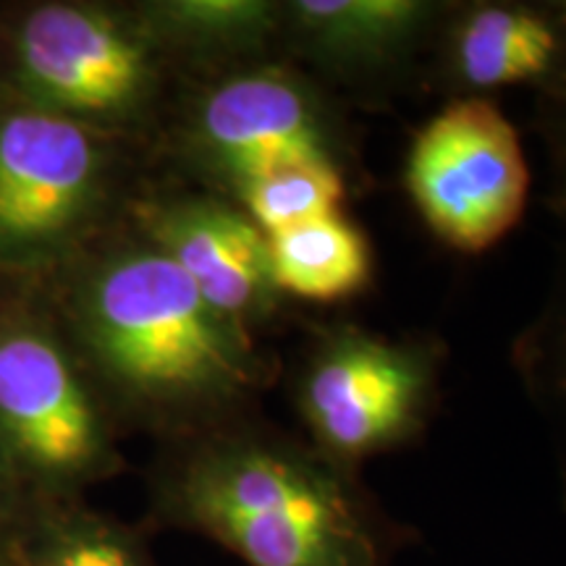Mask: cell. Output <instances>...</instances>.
I'll use <instances>...</instances> for the list:
<instances>
[{
    "instance_id": "6da1fadb",
    "label": "cell",
    "mask_w": 566,
    "mask_h": 566,
    "mask_svg": "<svg viewBox=\"0 0 566 566\" xmlns=\"http://www.w3.org/2000/svg\"><path fill=\"white\" fill-rule=\"evenodd\" d=\"M124 438L171 441L263 412L281 359L126 221L42 281Z\"/></svg>"
},
{
    "instance_id": "7a4b0ae2",
    "label": "cell",
    "mask_w": 566,
    "mask_h": 566,
    "mask_svg": "<svg viewBox=\"0 0 566 566\" xmlns=\"http://www.w3.org/2000/svg\"><path fill=\"white\" fill-rule=\"evenodd\" d=\"M145 525L208 537L247 566H386L407 543L359 472L252 412L155 443Z\"/></svg>"
},
{
    "instance_id": "3957f363",
    "label": "cell",
    "mask_w": 566,
    "mask_h": 566,
    "mask_svg": "<svg viewBox=\"0 0 566 566\" xmlns=\"http://www.w3.org/2000/svg\"><path fill=\"white\" fill-rule=\"evenodd\" d=\"M352 108L283 59L181 80L153 142L155 174L233 205L296 171L367 189Z\"/></svg>"
},
{
    "instance_id": "277c9868",
    "label": "cell",
    "mask_w": 566,
    "mask_h": 566,
    "mask_svg": "<svg viewBox=\"0 0 566 566\" xmlns=\"http://www.w3.org/2000/svg\"><path fill=\"white\" fill-rule=\"evenodd\" d=\"M179 82L134 0H0L3 95L150 153Z\"/></svg>"
},
{
    "instance_id": "5b68a950",
    "label": "cell",
    "mask_w": 566,
    "mask_h": 566,
    "mask_svg": "<svg viewBox=\"0 0 566 566\" xmlns=\"http://www.w3.org/2000/svg\"><path fill=\"white\" fill-rule=\"evenodd\" d=\"M153 171L142 145L0 92V279H51L129 221Z\"/></svg>"
},
{
    "instance_id": "8992f818",
    "label": "cell",
    "mask_w": 566,
    "mask_h": 566,
    "mask_svg": "<svg viewBox=\"0 0 566 566\" xmlns=\"http://www.w3.org/2000/svg\"><path fill=\"white\" fill-rule=\"evenodd\" d=\"M0 462L27 501L87 499L126 470L122 430L42 281L0 279Z\"/></svg>"
},
{
    "instance_id": "52a82bcc",
    "label": "cell",
    "mask_w": 566,
    "mask_h": 566,
    "mask_svg": "<svg viewBox=\"0 0 566 566\" xmlns=\"http://www.w3.org/2000/svg\"><path fill=\"white\" fill-rule=\"evenodd\" d=\"M446 344L386 336L349 321L310 323L289 396L304 438L344 470L407 449L428 433L441 401Z\"/></svg>"
},
{
    "instance_id": "ba28073f",
    "label": "cell",
    "mask_w": 566,
    "mask_h": 566,
    "mask_svg": "<svg viewBox=\"0 0 566 566\" xmlns=\"http://www.w3.org/2000/svg\"><path fill=\"white\" fill-rule=\"evenodd\" d=\"M405 187L446 247L480 254L520 226L533 176L520 132L499 103L459 97L415 134Z\"/></svg>"
},
{
    "instance_id": "9c48e42d",
    "label": "cell",
    "mask_w": 566,
    "mask_h": 566,
    "mask_svg": "<svg viewBox=\"0 0 566 566\" xmlns=\"http://www.w3.org/2000/svg\"><path fill=\"white\" fill-rule=\"evenodd\" d=\"M451 0H281V59L346 108L380 111L424 87Z\"/></svg>"
},
{
    "instance_id": "30bf717a",
    "label": "cell",
    "mask_w": 566,
    "mask_h": 566,
    "mask_svg": "<svg viewBox=\"0 0 566 566\" xmlns=\"http://www.w3.org/2000/svg\"><path fill=\"white\" fill-rule=\"evenodd\" d=\"M129 221L247 334L265 338L292 317L273 281L265 231L239 205L153 171Z\"/></svg>"
},
{
    "instance_id": "8fae6325",
    "label": "cell",
    "mask_w": 566,
    "mask_h": 566,
    "mask_svg": "<svg viewBox=\"0 0 566 566\" xmlns=\"http://www.w3.org/2000/svg\"><path fill=\"white\" fill-rule=\"evenodd\" d=\"M566 71V0H451L428 61L424 87L491 97L509 87L535 95Z\"/></svg>"
},
{
    "instance_id": "7c38bea8",
    "label": "cell",
    "mask_w": 566,
    "mask_h": 566,
    "mask_svg": "<svg viewBox=\"0 0 566 566\" xmlns=\"http://www.w3.org/2000/svg\"><path fill=\"white\" fill-rule=\"evenodd\" d=\"M179 80L281 59V0H134Z\"/></svg>"
},
{
    "instance_id": "4fadbf2b",
    "label": "cell",
    "mask_w": 566,
    "mask_h": 566,
    "mask_svg": "<svg viewBox=\"0 0 566 566\" xmlns=\"http://www.w3.org/2000/svg\"><path fill=\"white\" fill-rule=\"evenodd\" d=\"M268 247L275 286L292 304H344L373 283L370 239L346 210L275 231Z\"/></svg>"
},
{
    "instance_id": "5bb4252c",
    "label": "cell",
    "mask_w": 566,
    "mask_h": 566,
    "mask_svg": "<svg viewBox=\"0 0 566 566\" xmlns=\"http://www.w3.org/2000/svg\"><path fill=\"white\" fill-rule=\"evenodd\" d=\"M17 566H158L145 535L87 499L27 501Z\"/></svg>"
},
{
    "instance_id": "9a60e30c",
    "label": "cell",
    "mask_w": 566,
    "mask_h": 566,
    "mask_svg": "<svg viewBox=\"0 0 566 566\" xmlns=\"http://www.w3.org/2000/svg\"><path fill=\"white\" fill-rule=\"evenodd\" d=\"M512 367L548 430L566 514V244L551 271L541 307L514 336Z\"/></svg>"
},
{
    "instance_id": "2e32d148",
    "label": "cell",
    "mask_w": 566,
    "mask_h": 566,
    "mask_svg": "<svg viewBox=\"0 0 566 566\" xmlns=\"http://www.w3.org/2000/svg\"><path fill=\"white\" fill-rule=\"evenodd\" d=\"M535 132L546 155L543 205L566 221V71L554 87L535 95Z\"/></svg>"
},
{
    "instance_id": "e0dca14e",
    "label": "cell",
    "mask_w": 566,
    "mask_h": 566,
    "mask_svg": "<svg viewBox=\"0 0 566 566\" xmlns=\"http://www.w3.org/2000/svg\"><path fill=\"white\" fill-rule=\"evenodd\" d=\"M27 499L0 462V566H17V541Z\"/></svg>"
}]
</instances>
